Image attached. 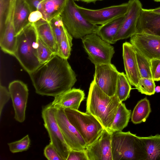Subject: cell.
Returning a JSON list of instances; mask_svg holds the SVG:
<instances>
[{
  "mask_svg": "<svg viewBox=\"0 0 160 160\" xmlns=\"http://www.w3.org/2000/svg\"><path fill=\"white\" fill-rule=\"evenodd\" d=\"M32 12L37 10L40 3L43 0H24Z\"/></svg>",
  "mask_w": 160,
  "mask_h": 160,
  "instance_id": "40",
  "label": "cell"
},
{
  "mask_svg": "<svg viewBox=\"0 0 160 160\" xmlns=\"http://www.w3.org/2000/svg\"><path fill=\"white\" fill-rule=\"evenodd\" d=\"M16 0H0V39L4 33L7 21Z\"/></svg>",
  "mask_w": 160,
  "mask_h": 160,
  "instance_id": "28",
  "label": "cell"
},
{
  "mask_svg": "<svg viewBox=\"0 0 160 160\" xmlns=\"http://www.w3.org/2000/svg\"><path fill=\"white\" fill-rule=\"evenodd\" d=\"M93 80L97 86L110 97L116 94L119 72L111 63L96 65Z\"/></svg>",
  "mask_w": 160,
  "mask_h": 160,
  "instance_id": "10",
  "label": "cell"
},
{
  "mask_svg": "<svg viewBox=\"0 0 160 160\" xmlns=\"http://www.w3.org/2000/svg\"><path fill=\"white\" fill-rule=\"evenodd\" d=\"M124 16L120 17L105 24L98 26L96 33L105 41L113 44L114 38L120 28Z\"/></svg>",
  "mask_w": 160,
  "mask_h": 160,
  "instance_id": "23",
  "label": "cell"
},
{
  "mask_svg": "<svg viewBox=\"0 0 160 160\" xmlns=\"http://www.w3.org/2000/svg\"><path fill=\"white\" fill-rule=\"evenodd\" d=\"M137 33H144L160 37V14L151 9L142 8L137 26Z\"/></svg>",
  "mask_w": 160,
  "mask_h": 160,
  "instance_id": "18",
  "label": "cell"
},
{
  "mask_svg": "<svg viewBox=\"0 0 160 160\" xmlns=\"http://www.w3.org/2000/svg\"><path fill=\"white\" fill-rule=\"evenodd\" d=\"M154 0V1H156V2H160V0Z\"/></svg>",
  "mask_w": 160,
  "mask_h": 160,
  "instance_id": "44",
  "label": "cell"
},
{
  "mask_svg": "<svg viewBox=\"0 0 160 160\" xmlns=\"http://www.w3.org/2000/svg\"><path fill=\"white\" fill-rule=\"evenodd\" d=\"M134 47L135 50L137 61L141 78H152L150 60L144 56L138 49Z\"/></svg>",
  "mask_w": 160,
  "mask_h": 160,
  "instance_id": "30",
  "label": "cell"
},
{
  "mask_svg": "<svg viewBox=\"0 0 160 160\" xmlns=\"http://www.w3.org/2000/svg\"><path fill=\"white\" fill-rule=\"evenodd\" d=\"M70 122L85 141L87 147L93 143L101 135L104 128L92 115L70 108L64 109Z\"/></svg>",
  "mask_w": 160,
  "mask_h": 160,
  "instance_id": "5",
  "label": "cell"
},
{
  "mask_svg": "<svg viewBox=\"0 0 160 160\" xmlns=\"http://www.w3.org/2000/svg\"><path fill=\"white\" fill-rule=\"evenodd\" d=\"M151 9L153 12L160 14V7Z\"/></svg>",
  "mask_w": 160,
  "mask_h": 160,
  "instance_id": "42",
  "label": "cell"
},
{
  "mask_svg": "<svg viewBox=\"0 0 160 160\" xmlns=\"http://www.w3.org/2000/svg\"><path fill=\"white\" fill-rule=\"evenodd\" d=\"M130 42L150 60L160 59V37L144 33L132 35Z\"/></svg>",
  "mask_w": 160,
  "mask_h": 160,
  "instance_id": "14",
  "label": "cell"
},
{
  "mask_svg": "<svg viewBox=\"0 0 160 160\" xmlns=\"http://www.w3.org/2000/svg\"><path fill=\"white\" fill-rule=\"evenodd\" d=\"M67 160H88L85 150L70 149Z\"/></svg>",
  "mask_w": 160,
  "mask_h": 160,
  "instance_id": "36",
  "label": "cell"
},
{
  "mask_svg": "<svg viewBox=\"0 0 160 160\" xmlns=\"http://www.w3.org/2000/svg\"><path fill=\"white\" fill-rule=\"evenodd\" d=\"M151 112L149 100L145 98L139 101L135 107L131 115L132 122L135 124L146 121Z\"/></svg>",
  "mask_w": 160,
  "mask_h": 160,
  "instance_id": "26",
  "label": "cell"
},
{
  "mask_svg": "<svg viewBox=\"0 0 160 160\" xmlns=\"http://www.w3.org/2000/svg\"><path fill=\"white\" fill-rule=\"evenodd\" d=\"M31 12L24 0H16L13 15V23L16 35L30 22L28 20Z\"/></svg>",
  "mask_w": 160,
  "mask_h": 160,
  "instance_id": "21",
  "label": "cell"
},
{
  "mask_svg": "<svg viewBox=\"0 0 160 160\" xmlns=\"http://www.w3.org/2000/svg\"><path fill=\"white\" fill-rule=\"evenodd\" d=\"M131 113V111L126 108L125 104L121 102L109 132L112 134L114 132L122 131L128 125Z\"/></svg>",
  "mask_w": 160,
  "mask_h": 160,
  "instance_id": "25",
  "label": "cell"
},
{
  "mask_svg": "<svg viewBox=\"0 0 160 160\" xmlns=\"http://www.w3.org/2000/svg\"><path fill=\"white\" fill-rule=\"evenodd\" d=\"M44 154L49 160H63L61 156L50 142L45 148Z\"/></svg>",
  "mask_w": 160,
  "mask_h": 160,
  "instance_id": "35",
  "label": "cell"
},
{
  "mask_svg": "<svg viewBox=\"0 0 160 160\" xmlns=\"http://www.w3.org/2000/svg\"><path fill=\"white\" fill-rule=\"evenodd\" d=\"M67 0H43L39 4L37 10L43 16L40 20L42 22H49L59 15L63 10Z\"/></svg>",
  "mask_w": 160,
  "mask_h": 160,
  "instance_id": "22",
  "label": "cell"
},
{
  "mask_svg": "<svg viewBox=\"0 0 160 160\" xmlns=\"http://www.w3.org/2000/svg\"><path fill=\"white\" fill-rule=\"evenodd\" d=\"M74 0H67L65 5L60 15L68 32L77 39L86 35L96 33L98 26L93 24L81 15Z\"/></svg>",
  "mask_w": 160,
  "mask_h": 160,
  "instance_id": "4",
  "label": "cell"
},
{
  "mask_svg": "<svg viewBox=\"0 0 160 160\" xmlns=\"http://www.w3.org/2000/svg\"><path fill=\"white\" fill-rule=\"evenodd\" d=\"M84 98L85 93L83 90L73 88L54 97L51 103L56 109L78 110L81 102Z\"/></svg>",
  "mask_w": 160,
  "mask_h": 160,
  "instance_id": "19",
  "label": "cell"
},
{
  "mask_svg": "<svg viewBox=\"0 0 160 160\" xmlns=\"http://www.w3.org/2000/svg\"><path fill=\"white\" fill-rule=\"evenodd\" d=\"M30 140L28 135L20 140L8 143L10 151L13 153L27 150L30 146Z\"/></svg>",
  "mask_w": 160,
  "mask_h": 160,
  "instance_id": "34",
  "label": "cell"
},
{
  "mask_svg": "<svg viewBox=\"0 0 160 160\" xmlns=\"http://www.w3.org/2000/svg\"><path fill=\"white\" fill-rule=\"evenodd\" d=\"M36 93L54 97L70 89L76 76L67 59L57 54L28 73Z\"/></svg>",
  "mask_w": 160,
  "mask_h": 160,
  "instance_id": "1",
  "label": "cell"
},
{
  "mask_svg": "<svg viewBox=\"0 0 160 160\" xmlns=\"http://www.w3.org/2000/svg\"><path fill=\"white\" fill-rule=\"evenodd\" d=\"M152 78H141L136 88L142 94L148 95L154 94L155 92V84Z\"/></svg>",
  "mask_w": 160,
  "mask_h": 160,
  "instance_id": "33",
  "label": "cell"
},
{
  "mask_svg": "<svg viewBox=\"0 0 160 160\" xmlns=\"http://www.w3.org/2000/svg\"><path fill=\"white\" fill-rule=\"evenodd\" d=\"M42 13L38 10L32 12L29 17L28 20L30 22L34 23L42 19Z\"/></svg>",
  "mask_w": 160,
  "mask_h": 160,
  "instance_id": "39",
  "label": "cell"
},
{
  "mask_svg": "<svg viewBox=\"0 0 160 160\" xmlns=\"http://www.w3.org/2000/svg\"><path fill=\"white\" fill-rule=\"evenodd\" d=\"M128 3L93 10L77 5V8L82 16L91 23L102 25L120 17L124 16L128 8Z\"/></svg>",
  "mask_w": 160,
  "mask_h": 160,
  "instance_id": "9",
  "label": "cell"
},
{
  "mask_svg": "<svg viewBox=\"0 0 160 160\" xmlns=\"http://www.w3.org/2000/svg\"><path fill=\"white\" fill-rule=\"evenodd\" d=\"M16 36V46L13 56L29 73L42 65L37 56L38 36L34 24L29 23Z\"/></svg>",
  "mask_w": 160,
  "mask_h": 160,
  "instance_id": "3",
  "label": "cell"
},
{
  "mask_svg": "<svg viewBox=\"0 0 160 160\" xmlns=\"http://www.w3.org/2000/svg\"><path fill=\"white\" fill-rule=\"evenodd\" d=\"M81 39L88 58L95 66L111 63L115 51L114 48L110 44L95 33L88 34Z\"/></svg>",
  "mask_w": 160,
  "mask_h": 160,
  "instance_id": "7",
  "label": "cell"
},
{
  "mask_svg": "<svg viewBox=\"0 0 160 160\" xmlns=\"http://www.w3.org/2000/svg\"><path fill=\"white\" fill-rule=\"evenodd\" d=\"M137 136L130 131L112 133L111 135L112 160H137Z\"/></svg>",
  "mask_w": 160,
  "mask_h": 160,
  "instance_id": "8",
  "label": "cell"
},
{
  "mask_svg": "<svg viewBox=\"0 0 160 160\" xmlns=\"http://www.w3.org/2000/svg\"><path fill=\"white\" fill-rule=\"evenodd\" d=\"M15 6L7 20L3 35L0 39V46L2 50L13 56L15 51L17 43V36L13 23Z\"/></svg>",
  "mask_w": 160,
  "mask_h": 160,
  "instance_id": "20",
  "label": "cell"
},
{
  "mask_svg": "<svg viewBox=\"0 0 160 160\" xmlns=\"http://www.w3.org/2000/svg\"><path fill=\"white\" fill-rule=\"evenodd\" d=\"M111 135L104 129L98 138L87 147L85 151L88 160H112Z\"/></svg>",
  "mask_w": 160,
  "mask_h": 160,
  "instance_id": "15",
  "label": "cell"
},
{
  "mask_svg": "<svg viewBox=\"0 0 160 160\" xmlns=\"http://www.w3.org/2000/svg\"><path fill=\"white\" fill-rule=\"evenodd\" d=\"M117 95L110 97L93 80L91 83L86 103V112L92 115L109 132L120 103Z\"/></svg>",
  "mask_w": 160,
  "mask_h": 160,
  "instance_id": "2",
  "label": "cell"
},
{
  "mask_svg": "<svg viewBox=\"0 0 160 160\" xmlns=\"http://www.w3.org/2000/svg\"><path fill=\"white\" fill-rule=\"evenodd\" d=\"M34 25L38 37L51 49L54 54L58 55V46L49 22H45Z\"/></svg>",
  "mask_w": 160,
  "mask_h": 160,
  "instance_id": "24",
  "label": "cell"
},
{
  "mask_svg": "<svg viewBox=\"0 0 160 160\" xmlns=\"http://www.w3.org/2000/svg\"><path fill=\"white\" fill-rule=\"evenodd\" d=\"M127 12L119 30L114 38L113 44L118 41L130 38L135 34L142 4L139 0H129Z\"/></svg>",
  "mask_w": 160,
  "mask_h": 160,
  "instance_id": "11",
  "label": "cell"
},
{
  "mask_svg": "<svg viewBox=\"0 0 160 160\" xmlns=\"http://www.w3.org/2000/svg\"><path fill=\"white\" fill-rule=\"evenodd\" d=\"M72 38L68 33L60 41L58 44V55L62 58L68 59L71 55L72 45Z\"/></svg>",
  "mask_w": 160,
  "mask_h": 160,
  "instance_id": "31",
  "label": "cell"
},
{
  "mask_svg": "<svg viewBox=\"0 0 160 160\" xmlns=\"http://www.w3.org/2000/svg\"><path fill=\"white\" fill-rule=\"evenodd\" d=\"M55 118L65 140L70 148L85 150L87 147L85 141L68 120L64 109L56 108Z\"/></svg>",
  "mask_w": 160,
  "mask_h": 160,
  "instance_id": "12",
  "label": "cell"
},
{
  "mask_svg": "<svg viewBox=\"0 0 160 160\" xmlns=\"http://www.w3.org/2000/svg\"><path fill=\"white\" fill-rule=\"evenodd\" d=\"M131 89V84L126 75L123 72H119L116 95L120 102L125 101L129 97Z\"/></svg>",
  "mask_w": 160,
  "mask_h": 160,
  "instance_id": "27",
  "label": "cell"
},
{
  "mask_svg": "<svg viewBox=\"0 0 160 160\" xmlns=\"http://www.w3.org/2000/svg\"><path fill=\"white\" fill-rule=\"evenodd\" d=\"M54 55L51 49L38 37L37 56L41 64L49 61Z\"/></svg>",
  "mask_w": 160,
  "mask_h": 160,
  "instance_id": "32",
  "label": "cell"
},
{
  "mask_svg": "<svg viewBox=\"0 0 160 160\" xmlns=\"http://www.w3.org/2000/svg\"><path fill=\"white\" fill-rule=\"evenodd\" d=\"M102 0H80V1L85 2L87 3L91 2L95 3L96 1Z\"/></svg>",
  "mask_w": 160,
  "mask_h": 160,
  "instance_id": "41",
  "label": "cell"
},
{
  "mask_svg": "<svg viewBox=\"0 0 160 160\" xmlns=\"http://www.w3.org/2000/svg\"><path fill=\"white\" fill-rule=\"evenodd\" d=\"M56 108L51 102L42 108V116L44 126L48 132L50 142L61 156L67 160L70 149L62 133L55 118Z\"/></svg>",
  "mask_w": 160,
  "mask_h": 160,
  "instance_id": "6",
  "label": "cell"
},
{
  "mask_svg": "<svg viewBox=\"0 0 160 160\" xmlns=\"http://www.w3.org/2000/svg\"><path fill=\"white\" fill-rule=\"evenodd\" d=\"M155 92H160V87H157L156 88L155 87Z\"/></svg>",
  "mask_w": 160,
  "mask_h": 160,
  "instance_id": "43",
  "label": "cell"
},
{
  "mask_svg": "<svg viewBox=\"0 0 160 160\" xmlns=\"http://www.w3.org/2000/svg\"><path fill=\"white\" fill-rule=\"evenodd\" d=\"M151 71L153 79L154 81L160 80V59L150 60Z\"/></svg>",
  "mask_w": 160,
  "mask_h": 160,
  "instance_id": "37",
  "label": "cell"
},
{
  "mask_svg": "<svg viewBox=\"0 0 160 160\" xmlns=\"http://www.w3.org/2000/svg\"><path fill=\"white\" fill-rule=\"evenodd\" d=\"M137 160H160V135L137 137Z\"/></svg>",
  "mask_w": 160,
  "mask_h": 160,
  "instance_id": "17",
  "label": "cell"
},
{
  "mask_svg": "<svg viewBox=\"0 0 160 160\" xmlns=\"http://www.w3.org/2000/svg\"><path fill=\"white\" fill-rule=\"evenodd\" d=\"M11 98L9 90L7 88L0 84V116H1L2 109L6 103Z\"/></svg>",
  "mask_w": 160,
  "mask_h": 160,
  "instance_id": "38",
  "label": "cell"
},
{
  "mask_svg": "<svg viewBox=\"0 0 160 160\" xmlns=\"http://www.w3.org/2000/svg\"><path fill=\"white\" fill-rule=\"evenodd\" d=\"M122 57L126 76L131 85L136 89L141 78L137 61L135 50L130 42L122 45Z\"/></svg>",
  "mask_w": 160,
  "mask_h": 160,
  "instance_id": "16",
  "label": "cell"
},
{
  "mask_svg": "<svg viewBox=\"0 0 160 160\" xmlns=\"http://www.w3.org/2000/svg\"><path fill=\"white\" fill-rule=\"evenodd\" d=\"M8 90L14 109V118L18 122H22L25 119L28 95V87L22 81L16 80L9 83Z\"/></svg>",
  "mask_w": 160,
  "mask_h": 160,
  "instance_id": "13",
  "label": "cell"
},
{
  "mask_svg": "<svg viewBox=\"0 0 160 160\" xmlns=\"http://www.w3.org/2000/svg\"><path fill=\"white\" fill-rule=\"evenodd\" d=\"M49 22L58 47L60 41L69 32L64 26L60 15L52 19Z\"/></svg>",
  "mask_w": 160,
  "mask_h": 160,
  "instance_id": "29",
  "label": "cell"
},
{
  "mask_svg": "<svg viewBox=\"0 0 160 160\" xmlns=\"http://www.w3.org/2000/svg\"><path fill=\"white\" fill-rule=\"evenodd\" d=\"M74 0L77 1H80V0Z\"/></svg>",
  "mask_w": 160,
  "mask_h": 160,
  "instance_id": "45",
  "label": "cell"
}]
</instances>
